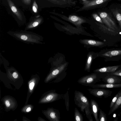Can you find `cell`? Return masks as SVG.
I'll return each mask as SVG.
<instances>
[{
    "label": "cell",
    "mask_w": 121,
    "mask_h": 121,
    "mask_svg": "<svg viewBox=\"0 0 121 121\" xmlns=\"http://www.w3.org/2000/svg\"><path fill=\"white\" fill-rule=\"evenodd\" d=\"M7 33L18 40L28 44H34L45 43L42 41L43 38L35 33L26 30L9 31Z\"/></svg>",
    "instance_id": "6da1fadb"
},
{
    "label": "cell",
    "mask_w": 121,
    "mask_h": 121,
    "mask_svg": "<svg viewBox=\"0 0 121 121\" xmlns=\"http://www.w3.org/2000/svg\"><path fill=\"white\" fill-rule=\"evenodd\" d=\"M75 104L83 112L85 111L86 116L89 121H93L90 103L88 98L82 92L75 91L74 93Z\"/></svg>",
    "instance_id": "7a4b0ae2"
},
{
    "label": "cell",
    "mask_w": 121,
    "mask_h": 121,
    "mask_svg": "<svg viewBox=\"0 0 121 121\" xmlns=\"http://www.w3.org/2000/svg\"><path fill=\"white\" fill-rule=\"evenodd\" d=\"M67 65L65 63L53 68L47 76L45 82H48L55 79L54 82L57 83L62 81L65 77V70Z\"/></svg>",
    "instance_id": "3957f363"
},
{
    "label": "cell",
    "mask_w": 121,
    "mask_h": 121,
    "mask_svg": "<svg viewBox=\"0 0 121 121\" xmlns=\"http://www.w3.org/2000/svg\"><path fill=\"white\" fill-rule=\"evenodd\" d=\"M107 74L106 73L94 72L81 77L78 80L77 82L82 85L90 86L101 81Z\"/></svg>",
    "instance_id": "277c9868"
},
{
    "label": "cell",
    "mask_w": 121,
    "mask_h": 121,
    "mask_svg": "<svg viewBox=\"0 0 121 121\" xmlns=\"http://www.w3.org/2000/svg\"><path fill=\"white\" fill-rule=\"evenodd\" d=\"M111 13V11L109 12L105 11L100 12L99 15L103 23L107 27L115 30H117L118 27L115 20L112 17Z\"/></svg>",
    "instance_id": "5b68a950"
},
{
    "label": "cell",
    "mask_w": 121,
    "mask_h": 121,
    "mask_svg": "<svg viewBox=\"0 0 121 121\" xmlns=\"http://www.w3.org/2000/svg\"><path fill=\"white\" fill-rule=\"evenodd\" d=\"M64 94H60L56 92L55 90L48 91L44 96L39 101L40 103H48L52 102L60 99H63Z\"/></svg>",
    "instance_id": "8992f818"
},
{
    "label": "cell",
    "mask_w": 121,
    "mask_h": 121,
    "mask_svg": "<svg viewBox=\"0 0 121 121\" xmlns=\"http://www.w3.org/2000/svg\"><path fill=\"white\" fill-rule=\"evenodd\" d=\"M87 90L91 95L100 98L103 97L107 98L109 97L111 95L112 92V91L103 88H94L88 89Z\"/></svg>",
    "instance_id": "52a82bcc"
},
{
    "label": "cell",
    "mask_w": 121,
    "mask_h": 121,
    "mask_svg": "<svg viewBox=\"0 0 121 121\" xmlns=\"http://www.w3.org/2000/svg\"><path fill=\"white\" fill-rule=\"evenodd\" d=\"M43 114L50 121H60V117L59 111L53 108H48L43 112Z\"/></svg>",
    "instance_id": "ba28073f"
},
{
    "label": "cell",
    "mask_w": 121,
    "mask_h": 121,
    "mask_svg": "<svg viewBox=\"0 0 121 121\" xmlns=\"http://www.w3.org/2000/svg\"><path fill=\"white\" fill-rule=\"evenodd\" d=\"M118 6L112 5L109 7V9L111 13L117 21L121 30V9Z\"/></svg>",
    "instance_id": "9c48e42d"
},
{
    "label": "cell",
    "mask_w": 121,
    "mask_h": 121,
    "mask_svg": "<svg viewBox=\"0 0 121 121\" xmlns=\"http://www.w3.org/2000/svg\"><path fill=\"white\" fill-rule=\"evenodd\" d=\"M102 80L106 84H114L121 83V76L107 74Z\"/></svg>",
    "instance_id": "30bf717a"
},
{
    "label": "cell",
    "mask_w": 121,
    "mask_h": 121,
    "mask_svg": "<svg viewBox=\"0 0 121 121\" xmlns=\"http://www.w3.org/2000/svg\"><path fill=\"white\" fill-rule=\"evenodd\" d=\"M121 69V65L104 67L94 70L95 72L110 73Z\"/></svg>",
    "instance_id": "8fae6325"
},
{
    "label": "cell",
    "mask_w": 121,
    "mask_h": 121,
    "mask_svg": "<svg viewBox=\"0 0 121 121\" xmlns=\"http://www.w3.org/2000/svg\"><path fill=\"white\" fill-rule=\"evenodd\" d=\"M92 113L96 121H99L98 113L99 108L97 102L95 100L91 99L90 102Z\"/></svg>",
    "instance_id": "7c38bea8"
},
{
    "label": "cell",
    "mask_w": 121,
    "mask_h": 121,
    "mask_svg": "<svg viewBox=\"0 0 121 121\" xmlns=\"http://www.w3.org/2000/svg\"><path fill=\"white\" fill-rule=\"evenodd\" d=\"M90 87L94 88H121V83L114 84H94Z\"/></svg>",
    "instance_id": "4fadbf2b"
},
{
    "label": "cell",
    "mask_w": 121,
    "mask_h": 121,
    "mask_svg": "<svg viewBox=\"0 0 121 121\" xmlns=\"http://www.w3.org/2000/svg\"><path fill=\"white\" fill-rule=\"evenodd\" d=\"M42 21V19L41 18L32 21L26 26L25 30H27L36 28L41 23Z\"/></svg>",
    "instance_id": "5bb4252c"
},
{
    "label": "cell",
    "mask_w": 121,
    "mask_h": 121,
    "mask_svg": "<svg viewBox=\"0 0 121 121\" xmlns=\"http://www.w3.org/2000/svg\"><path fill=\"white\" fill-rule=\"evenodd\" d=\"M7 1L12 12L17 16L19 20L22 21V17L21 13L11 0H7Z\"/></svg>",
    "instance_id": "9a60e30c"
},
{
    "label": "cell",
    "mask_w": 121,
    "mask_h": 121,
    "mask_svg": "<svg viewBox=\"0 0 121 121\" xmlns=\"http://www.w3.org/2000/svg\"><path fill=\"white\" fill-rule=\"evenodd\" d=\"M4 102L6 108L9 109H13L15 107L16 103L13 99L9 97H7L4 99Z\"/></svg>",
    "instance_id": "2e32d148"
},
{
    "label": "cell",
    "mask_w": 121,
    "mask_h": 121,
    "mask_svg": "<svg viewBox=\"0 0 121 121\" xmlns=\"http://www.w3.org/2000/svg\"><path fill=\"white\" fill-rule=\"evenodd\" d=\"M103 56L111 58L121 55V50L109 51L102 54Z\"/></svg>",
    "instance_id": "e0dca14e"
},
{
    "label": "cell",
    "mask_w": 121,
    "mask_h": 121,
    "mask_svg": "<svg viewBox=\"0 0 121 121\" xmlns=\"http://www.w3.org/2000/svg\"><path fill=\"white\" fill-rule=\"evenodd\" d=\"M82 43L85 44L94 46H100L104 44L102 42L90 39H83L81 40Z\"/></svg>",
    "instance_id": "ac0fdd59"
},
{
    "label": "cell",
    "mask_w": 121,
    "mask_h": 121,
    "mask_svg": "<svg viewBox=\"0 0 121 121\" xmlns=\"http://www.w3.org/2000/svg\"><path fill=\"white\" fill-rule=\"evenodd\" d=\"M121 108V95L118 97L112 107L110 109L108 115L111 114L117 109Z\"/></svg>",
    "instance_id": "d6986e66"
},
{
    "label": "cell",
    "mask_w": 121,
    "mask_h": 121,
    "mask_svg": "<svg viewBox=\"0 0 121 121\" xmlns=\"http://www.w3.org/2000/svg\"><path fill=\"white\" fill-rule=\"evenodd\" d=\"M74 119L76 121H83V120L82 115L76 108L74 109Z\"/></svg>",
    "instance_id": "ffe728a7"
},
{
    "label": "cell",
    "mask_w": 121,
    "mask_h": 121,
    "mask_svg": "<svg viewBox=\"0 0 121 121\" xmlns=\"http://www.w3.org/2000/svg\"><path fill=\"white\" fill-rule=\"evenodd\" d=\"M63 99L65 101L66 109L67 111H68L69 110V94L68 91H67L64 94Z\"/></svg>",
    "instance_id": "44dd1931"
},
{
    "label": "cell",
    "mask_w": 121,
    "mask_h": 121,
    "mask_svg": "<svg viewBox=\"0 0 121 121\" xmlns=\"http://www.w3.org/2000/svg\"><path fill=\"white\" fill-rule=\"evenodd\" d=\"M92 56L91 54H90L88 56L86 62L85 70L87 72H89L90 70L92 60Z\"/></svg>",
    "instance_id": "7402d4cb"
},
{
    "label": "cell",
    "mask_w": 121,
    "mask_h": 121,
    "mask_svg": "<svg viewBox=\"0 0 121 121\" xmlns=\"http://www.w3.org/2000/svg\"><path fill=\"white\" fill-rule=\"evenodd\" d=\"M36 80L35 78H32L29 82V88L30 92H32L36 83Z\"/></svg>",
    "instance_id": "603a6c76"
},
{
    "label": "cell",
    "mask_w": 121,
    "mask_h": 121,
    "mask_svg": "<svg viewBox=\"0 0 121 121\" xmlns=\"http://www.w3.org/2000/svg\"><path fill=\"white\" fill-rule=\"evenodd\" d=\"M99 121H107V118L106 114L100 108L99 109Z\"/></svg>",
    "instance_id": "cb8c5ba5"
},
{
    "label": "cell",
    "mask_w": 121,
    "mask_h": 121,
    "mask_svg": "<svg viewBox=\"0 0 121 121\" xmlns=\"http://www.w3.org/2000/svg\"><path fill=\"white\" fill-rule=\"evenodd\" d=\"M121 95V89L115 95L112 100L110 105V108H111L116 102L118 97Z\"/></svg>",
    "instance_id": "d4e9b609"
},
{
    "label": "cell",
    "mask_w": 121,
    "mask_h": 121,
    "mask_svg": "<svg viewBox=\"0 0 121 121\" xmlns=\"http://www.w3.org/2000/svg\"><path fill=\"white\" fill-rule=\"evenodd\" d=\"M70 19L76 25H79L83 22L82 20H80L77 17L75 16H71L70 18Z\"/></svg>",
    "instance_id": "484cf974"
},
{
    "label": "cell",
    "mask_w": 121,
    "mask_h": 121,
    "mask_svg": "<svg viewBox=\"0 0 121 121\" xmlns=\"http://www.w3.org/2000/svg\"><path fill=\"white\" fill-rule=\"evenodd\" d=\"M32 106L31 105H28L24 106L22 108V111L23 112H28L32 110Z\"/></svg>",
    "instance_id": "4316f807"
},
{
    "label": "cell",
    "mask_w": 121,
    "mask_h": 121,
    "mask_svg": "<svg viewBox=\"0 0 121 121\" xmlns=\"http://www.w3.org/2000/svg\"><path fill=\"white\" fill-rule=\"evenodd\" d=\"M108 74L113 75L121 76V69L114 72L107 73Z\"/></svg>",
    "instance_id": "83f0119b"
},
{
    "label": "cell",
    "mask_w": 121,
    "mask_h": 121,
    "mask_svg": "<svg viewBox=\"0 0 121 121\" xmlns=\"http://www.w3.org/2000/svg\"><path fill=\"white\" fill-rule=\"evenodd\" d=\"M38 8V5L35 1L33 3L32 6V10L35 13H37V12Z\"/></svg>",
    "instance_id": "f1b7e54d"
},
{
    "label": "cell",
    "mask_w": 121,
    "mask_h": 121,
    "mask_svg": "<svg viewBox=\"0 0 121 121\" xmlns=\"http://www.w3.org/2000/svg\"><path fill=\"white\" fill-rule=\"evenodd\" d=\"M95 20L101 23V24L104 23L100 17L96 15L95 16Z\"/></svg>",
    "instance_id": "f546056e"
},
{
    "label": "cell",
    "mask_w": 121,
    "mask_h": 121,
    "mask_svg": "<svg viewBox=\"0 0 121 121\" xmlns=\"http://www.w3.org/2000/svg\"><path fill=\"white\" fill-rule=\"evenodd\" d=\"M13 77L15 78H17L18 77V74L15 69H13V72L12 73Z\"/></svg>",
    "instance_id": "4dcf8cb0"
},
{
    "label": "cell",
    "mask_w": 121,
    "mask_h": 121,
    "mask_svg": "<svg viewBox=\"0 0 121 121\" xmlns=\"http://www.w3.org/2000/svg\"><path fill=\"white\" fill-rule=\"evenodd\" d=\"M24 3L26 4H30L31 2V0H22Z\"/></svg>",
    "instance_id": "1f68e13d"
},
{
    "label": "cell",
    "mask_w": 121,
    "mask_h": 121,
    "mask_svg": "<svg viewBox=\"0 0 121 121\" xmlns=\"http://www.w3.org/2000/svg\"><path fill=\"white\" fill-rule=\"evenodd\" d=\"M118 118L117 117L113 121H118Z\"/></svg>",
    "instance_id": "d6a6232c"
},
{
    "label": "cell",
    "mask_w": 121,
    "mask_h": 121,
    "mask_svg": "<svg viewBox=\"0 0 121 121\" xmlns=\"http://www.w3.org/2000/svg\"><path fill=\"white\" fill-rule=\"evenodd\" d=\"M120 8L121 9V4H120Z\"/></svg>",
    "instance_id": "836d02e7"
},
{
    "label": "cell",
    "mask_w": 121,
    "mask_h": 121,
    "mask_svg": "<svg viewBox=\"0 0 121 121\" xmlns=\"http://www.w3.org/2000/svg\"><path fill=\"white\" fill-rule=\"evenodd\" d=\"M117 0L119 1H120L121 2V0Z\"/></svg>",
    "instance_id": "e575fe53"
}]
</instances>
